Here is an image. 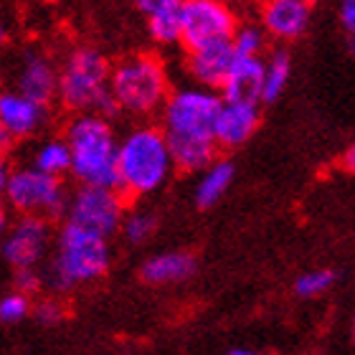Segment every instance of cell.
I'll return each instance as SVG.
<instances>
[{"mask_svg":"<svg viewBox=\"0 0 355 355\" xmlns=\"http://www.w3.org/2000/svg\"><path fill=\"white\" fill-rule=\"evenodd\" d=\"M110 259L107 236L67 218L56 236V252L46 266L44 282L53 292H69L79 284L99 279L110 269Z\"/></svg>","mask_w":355,"mask_h":355,"instance_id":"obj_1","label":"cell"},{"mask_svg":"<svg viewBox=\"0 0 355 355\" xmlns=\"http://www.w3.org/2000/svg\"><path fill=\"white\" fill-rule=\"evenodd\" d=\"M67 142L71 148V173L79 183L119 188V142L114 140L107 117L94 112H84L74 117L67 130Z\"/></svg>","mask_w":355,"mask_h":355,"instance_id":"obj_2","label":"cell"},{"mask_svg":"<svg viewBox=\"0 0 355 355\" xmlns=\"http://www.w3.org/2000/svg\"><path fill=\"white\" fill-rule=\"evenodd\" d=\"M175 168L165 130L137 127L119 142L117 171L119 191L127 196H148L168 180Z\"/></svg>","mask_w":355,"mask_h":355,"instance_id":"obj_3","label":"cell"},{"mask_svg":"<svg viewBox=\"0 0 355 355\" xmlns=\"http://www.w3.org/2000/svg\"><path fill=\"white\" fill-rule=\"evenodd\" d=\"M110 64L94 49H76L59 76V102L69 112H94L112 117L119 110L110 87Z\"/></svg>","mask_w":355,"mask_h":355,"instance_id":"obj_4","label":"cell"},{"mask_svg":"<svg viewBox=\"0 0 355 355\" xmlns=\"http://www.w3.org/2000/svg\"><path fill=\"white\" fill-rule=\"evenodd\" d=\"M112 94L117 99L119 110L130 114H150L163 107L168 99V76L160 59L150 53H137L122 59L112 69L110 76Z\"/></svg>","mask_w":355,"mask_h":355,"instance_id":"obj_5","label":"cell"},{"mask_svg":"<svg viewBox=\"0 0 355 355\" xmlns=\"http://www.w3.org/2000/svg\"><path fill=\"white\" fill-rule=\"evenodd\" d=\"M3 193L8 203L21 214H36L44 218H61L69 214V196L61 188L59 175L33 168H21L3 178Z\"/></svg>","mask_w":355,"mask_h":355,"instance_id":"obj_6","label":"cell"},{"mask_svg":"<svg viewBox=\"0 0 355 355\" xmlns=\"http://www.w3.org/2000/svg\"><path fill=\"white\" fill-rule=\"evenodd\" d=\"M223 99L211 89H180L163 104V127L168 135L216 137V117Z\"/></svg>","mask_w":355,"mask_h":355,"instance_id":"obj_7","label":"cell"},{"mask_svg":"<svg viewBox=\"0 0 355 355\" xmlns=\"http://www.w3.org/2000/svg\"><path fill=\"white\" fill-rule=\"evenodd\" d=\"M67 218L110 239L114 231L122 229V221H125L122 191L110 185L82 183V188L69 198Z\"/></svg>","mask_w":355,"mask_h":355,"instance_id":"obj_8","label":"cell"},{"mask_svg":"<svg viewBox=\"0 0 355 355\" xmlns=\"http://www.w3.org/2000/svg\"><path fill=\"white\" fill-rule=\"evenodd\" d=\"M180 23H183L180 44L188 51L214 41H229L236 33V18L226 6V0H183Z\"/></svg>","mask_w":355,"mask_h":355,"instance_id":"obj_9","label":"cell"},{"mask_svg":"<svg viewBox=\"0 0 355 355\" xmlns=\"http://www.w3.org/2000/svg\"><path fill=\"white\" fill-rule=\"evenodd\" d=\"M46 244H49V223L44 216L23 214L21 221L13 223L10 234L3 241V259L18 269V266H36L44 259Z\"/></svg>","mask_w":355,"mask_h":355,"instance_id":"obj_10","label":"cell"},{"mask_svg":"<svg viewBox=\"0 0 355 355\" xmlns=\"http://www.w3.org/2000/svg\"><path fill=\"white\" fill-rule=\"evenodd\" d=\"M239 53L234 49V41H214L200 49L188 51V71L198 84L211 89H221L229 71L236 64Z\"/></svg>","mask_w":355,"mask_h":355,"instance_id":"obj_11","label":"cell"},{"mask_svg":"<svg viewBox=\"0 0 355 355\" xmlns=\"http://www.w3.org/2000/svg\"><path fill=\"white\" fill-rule=\"evenodd\" d=\"M44 117L46 104H38L36 99L21 92H8L0 96V132L6 142L33 135L41 127Z\"/></svg>","mask_w":355,"mask_h":355,"instance_id":"obj_12","label":"cell"},{"mask_svg":"<svg viewBox=\"0 0 355 355\" xmlns=\"http://www.w3.org/2000/svg\"><path fill=\"white\" fill-rule=\"evenodd\" d=\"M59 71L53 69L51 59L44 53L28 51L23 56L21 67H18V79L15 87L18 92L31 99H36L38 104H51V99H59Z\"/></svg>","mask_w":355,"mask_h":355,"instance_id":"obj_13","label":"cell"},{"mask_svg":"<svg viewBox=\"0 0 355 355\" xmlns=\"http://www.w3.org/2000/svg\"><path fill=\"white\" fill-rule=\"evenodd\" d=\"M259 127V104L257 102H226L216 117V142L223 148L244 145Z\"/></svg>","mask_w":355,"mask_h":355,"instance_id":"obj_14","label":"cell"},{"mask_svg":"<svg viewBox=\"0 0 355 355\" xmlns=\"http://www.w3.org/2000/svg\"><path fill=\"white\" fill-rule=\"evenodd\" d=\"M266 61L259 56H239L221 87L226 102H264Z\"/></svg>","mask_w":355,"mask_h":355,"instance_id":"obj_15","label":"cell"},{"mask_svg":"<svg viewBox=\"0 0 355 355\" xmlns=\"http://www.w3.org/2000/svg\"><path fill=\"white\" fill-rule=\"evenodd\" d=\"M310 23V3L304 0H266L261 8V26L282 41L302 36Z\"/></svg>","mask_w":355,"mask_h":355,"instance_id":"obj_16","label":"cell"},{"mask_svg":"<svg viewBox=\"0 0 355 355\" xmlns=\"http://www.w3.org/2000/svg\"><path fill=\"white\" fill-rule=\"evenodd\" d=\"M171 155L178 171L200 173L216 160V137H198V135H168Z\"/></svg>","mask_w":355,"mask_h":355,"instance_id":"obj_17","label":"cell"},{"mask_svg":"<svg viewBox=\"0 0 355 355\" xmlns=\"http://www.w3.org/2000/svg\"><path fill=\"white\" fill-rule=\"evenodd\" d=\"M196 272V259L185 252L157 254L142 264V279L150 284H171V282H183Z\"/></svg>","mask_w":355,"mask_h":355,"instance_id":"obj_18","label":"cell"},{"mask_svg":"<svg viewBox=\"0 0 355 355\" xmlns=\"http://www.w3.org/2000/svg\"><path fill=\"white\" fill-rule=\"evenodd\" d=\"M231 180H234V165L229 160H214L203 171L198 185H196V203H198V208L216 206L223 193L231 188Z\"/></svg>","mask_w":355,"mask_h":355,"instance_id":"obj_19","label":"cell"},{"mask_svg":"<svg viewBox=\"0 0 355 355\" xmlns=\"http://www.w3.org/2000/svg\"><path fill=\"white\" fill-rule=\"evenodd\" d=\"M33 165L38 171L51 173V175H64L71 171V148H69L67 137L44 142L33 155Z\"/></svg>","mask_w":355,"mask_h":355,"instance_id":"obj_20","label":"cell"},{"mask_svg":"<svg viewBox=\"0 0 355 355\" xmlns=\"http://www.w3.org/2000/svg\"><path fill=\"white\" fill-rule=\"evenodd\" d=\"M289 69L292 61L284 51L272 53V59L266 61V79H264V102H274L279 99V94L284 92L289 82Z\"/></svg>","mask_w":355,"mask_h":355,"instance_id":"obj_21","label":"cell"},{"mask_svg":"<svg viewBox=\"0 0 355 355\" xmlns=\"http://www.w3.org/2000/svg\"><path fill=\"white\" fill-rule=\"evenodd\" d=\"M148 31L157 44H175L183 36V23H180V8L163 10V13L148 15Z\"/></svg>","mask_w":355,"mask_h":355,"instance_id":"obj_22","label":"cell"},{"mask_svg":"<svg viewBox=\"0 0 355 355\" xmlns=\"http://www.w3.org/2000/svg\"><path fill=\"white\" fill-rule=\"evenodd\" d=\"M333 282H335V272H330V269H315V272L302 274L295 282V292L300 297H318L333 287Z\"/></svg>","mask_w":355,"mask_h":355,"instance_id":"obj_23","label":"cell"},{"mask_svg":"<svg viewBox=\"0 0 355 355\" xmlns=\"http://www.w3.org/2000/svg\"><path fill=\"white\" fill-rule=\"evenodd\" d=\"M155 234V216L150 214H132L122 221V236L130 244H145Z\"/></svg>","mask_w":355,"mask_h":355,"instance_id":"obj_24","label":"cell"},{"mask_svg":"<svg viewBox=\"0 0 355 355\" xmlns=\"http://www.w3.org/2000/svg\"><path fill=\"white\" fill-rule=\"evenodd\" d=\"M231 41H234V49H236L239 56H259L261 49H264V33L257 26L236 28Z\"/></svg>","mask_w":355,"mask_h":355,"instance_id":"obj_25","label":"cell"},{"mask_svg":"<svg viewBox=\"0 0 355 355\" xmlns=\"http://www.w3.org/2000/svg\"><path fill=\"white\" fill-rule=\"evenodd\" d=\"M31 304H28V297L23 295V292H10L0 300V320L6 322V325H13V322H21L26 315H28Z\"/></svg>","mask_w":355,"mask_h":355,"instance_id":"obj_26","label":"cell"},{"mask_svg":"<svg viewBox=\"0 0 355 355\" xmlns=\"http://www.w3.org/2000/svg\"><path fill=\"white\" fill-rule=\"evenodd\" d=\"M44 277H38L33 266H18L13 272V289L23 292V295H33L38 287H41Z\"/></svg>","mask_w":355,"mask_h":355,"instance_id":"obj_27","label":"cell"},{"mask_svg":"<svg viewBox=\"0 0 355 355\" xmlns=\"http://www.w3.org/2000/svg\"><path fill=\"white\" fill-rule=\"evenodd\" d=\"M33 315H36V320L41 322V325L53 327V325H59L61 320H64V307H61L56 300H44V302L33 310Z\"/></svg>","mask_w":355,"mask_h":355,"instance_id":"obj_28","label":"cell"},{"mask_svg":"<svg viewBox=\"0 0 355 355\" xmlns=\"http://www.w3.org/2000/svg\"><path fill=\"white\" fill-rule=\"evenodd\" d=\"M137 8H140V13L148 15H155V13H163V10H173V8H180L183 0H135Z\"/></svg>","mask_w":355,"mask_h":355,"instance_id":"obj_29","label":"cell"},{"mask_svg":"<svg viewBox=\"0 0 355 355\" xmlns=\"http://www.w3.org/2000/svg\"><path fill=\"white\" fill-rule=\"evenodd\" d=\"M340 23L343 28L348 31V36H355V0H345L340 10Z\"/></svg>","mask_w":355,"mask_h":355,"instance_id":"obj_30","label":"cell"},{"mask_svg":"<svg viewBox=\"0 0 355 355\" xmlns=\"http://www.w3.org/2000/svg\"><path fill=\"white\" fill-rule=\"evenodd\" d=\"M343 168L348 173H355V145H350L348 153L343 155Z\"/></svg>","mask_w":355,"mask_h":355,"instance_id":"obj_31","label":"cell"},{"mask_svg":"<svg viewBox=\"0 0 355 355\" xmlns=\"http://www.w3.org/2000/svg\"><path fill=\"white\" fill-rule=\"evenodd\" d=\"M348 51L355 56V36H350V38H348Z\"/></svg>","mask_w":355,"mask_h":355,"instance_id":"obj_32","label":"cell"},{"mask_svg":"<svg viewBox=\"0 0 355 355\" xmlns=\"http://www.w3.org/2000/svg\"><path fill=\"white\" fill-rule=\"evenodd\" d=\"M231 355H249L252 350H244V348H239V350H229Z\"/></svg>","mask_w":355,"mask_h":355,"instance_id":"obj_33","label":"cell"},{"mask_svg":"<svg viewBox=\"0 0 355 355\" xmlns=\"http://www.w3.org/2000/svg\"><path fill=\"white\" fill-rule=\"evenodd\" d=\"M353 340H355V320H353Z\"/></svg>","mask_w":355,"mask_h":355,"instance_id":"obj_34","label":"cell"},{"mask_svg":"<svg viewBox=\"0 0 355 355\" xmlns=\"http://www.w3.org/2000/svg\"><path fill=\"white\" fill-rule=\"evenodd\" d=\"M304 3H312V0H304Z\"/></svg>","mask_w":355,"mask_h":355,"instance_id":"obj_35","label":"cell"},{"mask_svg":"<svg viewBox=\"0 0 355 355\" xmlns=\"http://www.w3.org/2000/svg\"><path fill=\"white\" fill-rule=\"evenodd\" d=\"M226 3H229V0H226Z\"/></svg>","mask_w":355,"mask_h":355,"instance_id":"obj_36","label":"cell"}]
</instances>
